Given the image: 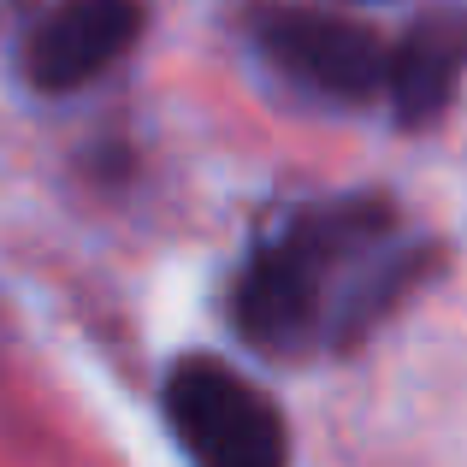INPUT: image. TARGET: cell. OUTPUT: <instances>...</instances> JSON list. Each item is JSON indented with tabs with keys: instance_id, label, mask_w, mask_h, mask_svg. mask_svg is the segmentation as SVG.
Wrapping results in <instances>:
<instances>
[{
	"instance_id": "obj_5",
	"label": "cell",
	"mask_w": 467,
	"mask_h": 467,
	"mask_svg": "<svg viewBox=\"0 0 467 467\" xmlns=\"http://www.w3.org/2000/svg\"><path fill=\"white\" fill-rule=\"evenodd\" d=\"M314 308H319V266L290 237L266 249L237 285V326L254 343H296Z\"/></svg>"
},
{
	"instance_id": "obj_2",
	"label": "cell",
	"mask_w": 467,
	"mask_h": 467,
	"mask_svg": "<svg viewBox=\"0 0 467 467\" xmlns=\"http://www.w3.org/2000/svg\"><path fill=\"white\" fill-rule=\"evenodd\" d=\"M261 47L273 54V66H285L290 78H302L319 95L361 101L390 83V47L367 24L337 18V12H273L261 24Z\"/></svg>"
},
{
	"instance_id": "obj_4",
	"label": "cell",
	"mask_w": 467,
	"mask_h": 467,
	"mask_svg": "<svg viewBox=\"0 0 467 467\" xmlns=\"http://www.w3.org/2000/svg\"><path fill=\"white\" fill-rule=\"evenodd\" d=\"M467 71V12H426L390 47V107L402 125H432L462 89Z\"/></svg>"
},
{
	"instance_id": "obj_3",
	"label": "cell",
	"mask_w": 467,
	"mask_h": 467,
	"mask_svg": "<svg viewBox=\"0 0 467 467\" xmlns=\"http://www.w3.org/2000/svg\"><path fill=\"white\" fill-rule=\"evenodd\" d=\"M142 30L137 0H59L24 42V78L47 95L83 89L89 78L119 66L130 42Z\"/></svg>"
},
{
	"instance_id": "obj_1",
	"label": "cell",
	"mask_w": 467,
	"mask_h": 467,
	"mask_svg": "<svg viewBox=\"0 0 467 467\" xmlns=\"http://www.w3.org/2000/svg\"><path fill=\"white\" fill-rule=\"evenodd\" d=\"M166 420L195 467H290L285 414L213 355H183L166 373Z\"/></svg>"
}]
</instances>
